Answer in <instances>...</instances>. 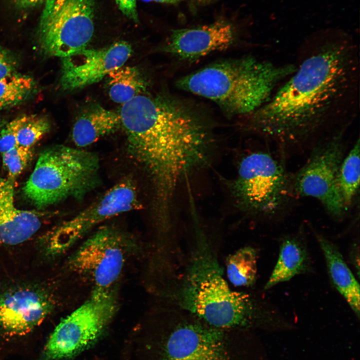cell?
<instances>
[{
  "label": "cell",
  "instance_id": "6da1fadb",
  "mask_svg": "<svg viewBox=\"0 0 360 360\" xmlns=\"http://www.w3.org/2000/svg\"><path fill=\"white\" fill-rule=\"evenodd\" d=\"M297 56L294 72L268 101L243 116L246 130L283 147L345 134L359 112V51L352 36L316 31Z\"/></svg>",
  "mask_w": 360,
  "mask_h": 360
},
{
  "label": "cell",
  "instance_id": "7a4b0ae2",
  "mask_svg": "<svg viewBox=\"0 0 360 360\" xmlns=\"http://www.w3.org/2000/svg\"><path fill=\"white\" fill-rule=\"evenodd\" d=\"M118 113L128 153L150 180L154 210L169 212L180 184L208 158L212 137L208 123L168 95L137 96Z\"/></svg>",
  "mask_w": 360,
  "mask_h": 360
},
{
  "label": "cell",
  "instance_id": "3957f363",
  "mask_svg": "<svg viewBox=\"0 0 360 360\" xmlns=\"http://www.w3.org/2000/svg\"><path fill=\"white\" fill-rule=\"evenodd\" d=\"M194 232L180 264L162 280L165 304L222 329L275 327L282 316L276 307L256 293L233 290L220 264L219 242L198 223Z\"/></svg>",
  "mask_w": 360,
  "mask_h": 360
},
{
  "label": "cell",
  "instance_id": "277c9868",
  "mask_svg": "<svg viewBox=\"0 0 360 360\" xmlns=\"http://www.w3.org/2000/svg\"><path fill=\"white\" fill-rule=\"evenodd\" d=\"M296 69L252 56L222 60L183 76L178 88L209 99L231 116L254 112Z\"/></svg>",
  "mask_w": 360,
  "mask_h": 360
},
{
  "label": "cell",
  "instance_id": "5b68a950",
  "mask_svg": "<svg viewBox=\"0 0 360 360\" xmlns=\"http://www.w3.org/2000/svg\"><path fill=\"white\" fill-rule=\"evenodd\" d=\"M101 180L100 160L95 152L59 144L40 154L23 192L40 208L68 198L81 202Z\"/></svg>",
  "mask_w": 360,
  "mask_h": 360
},
{
  "label": "cell",
  "instance_id": "8992f818",
  "mask_svg": "<svg viewBox=\"0 0 360 360\" xmlns=\"http://www.w3.org/2000/svg\"><path fill=\"white\" fill-rule=\"evenodd\" d=\"M228 188L242 210L268 217L280 211L292 193L291 178L284 167L264 151L251 152L242 158Z\"/></svg>",
  "mask_w": 360,
  "mask_h": 360
},
{
  "label": "cell",
  "instance_id": "52a82bcc",
  "mask_svg": "<svg viewBox=\"0 0 360 360\" xmlns=\"http://www.w3.org/2000/svg\"><path fill=\"white\" fill-rule=\"evenodd\" d=\"M117 308L112 288H94L88 298L56 327L44 346V360H66L86 350L100 336Z\"/></svg>",
  "mask_w": 360,
  "mask_h": 360
},
{
  "label": "cell",
  "instance_id": "ba28073f",
  "mask_svg": "<svg viewBox=\"0 0 360 360\" xmlns=\"http://www.w3.org/2000/svg\"><path fill=\"white\" fill-rule=\"evenodd\" d=\"M95 0H46L38 28L40 48L61 58L86 48L94 33Z\"/></svg>",
  "mask_w": 360,
  "mask_h": 360
},
{
  "label": "cell",
  "instance_id": "9c48e42d",
  "mask_svg": "<svg viewBox=\"0 0 360 360\" xmlns=\"http://www.w3.org/2000/svg\"><path fill=\"white\" fill-rule=\"evenodd\" d=\"M140 208L134 181L130 178H125L75 216L44 236L40 240V247L46 256H59L98 224Z\"/></svg>",
  "mask_w": 360,
  "mask_h": 360
},
{
  "label": "cell",
  "instance_id": "30bf717a",
  "mask_svg": "<svg viewBox=\"0 0 360 360\" xmlns=\"http://www.w3.org/2000/svg\"><path fill=\"white\" fill-rule=\"evenodd\" d=\"M166 334L160 360H229L228 330L210 325L184 310L165 304Z\"/></svg>",
  "mask_w": 360,
  "mask_h": 360
},
{
  "label": "cell",
  "instance_id": "8fae6325",
  "mask_svg": "<svg viewBox=\"0 0 360 360\" xmlns=\"http://www.w3.org/2000/svg\"><path fill=\"white\" fill-rule=\"evenodd\" d=\"M132 244L120 229L102 226L72 254L68 266L90 282L94 288H112L122 273Z\"/></svg>",
  "mask_w": 360,
  "mask_h": 360
},
{
  "label": "cell",
  "instance_id": "7c38bea8",
  "mask_svg": "<svg viewBox=\"0 0 360 360\" xmlns=\"http://www.w3.org/2000/svg\"><path fill=\"white\" fill-rule=\"evenodd\" d=\"M344 134L322 140L304 166L291 178L292 192L318 200L336 218L346 211L338 186V174L344 159Z\"/></svg>",
  "mask_w": 360,
  "mask_h": 360
},
{
  "label": "cell",
  "instance_id": "4fadbf2b",
  "mask_svg": "<svg viewBox=\"0 0 360 360\" xmlns=\"http://www.w3.org/2000/svg\"><path fill=\"white\" fill-rule=\"evenodd\" d=\"M132 53L130 44L119 41L102 48H86L61 58L60 87L72 92L96 83L124 66Z\"/></svg>",
  "mask_w": 360,
  "mask_h": 360
},
{
  "label": "cell",
  "instance_id": "5bb4252c",
  "mask_svg": "<svg viewBox=\"0 0 360 360\" xmlns=\"http://www.w3.org/2000/svg\"><path fill=\"white\" fill-rule=\"evenodd\" d=\"M54 302L46 290L20 286L0 294V330L10 336L28 334L52 312Z\"/></svg>",
  "mask_w": 360,
  "mask_h": 360
},
{
  "label": "cell",
  "instance_id": "9a60e30c",
  "mask_svg": "<svg viewBox=\"0 0 360 360\" xmlns=\"http://www.w3.org/2000/svg\"><path fill=\"white\" fill-rule=\"evenodd\" d=\"M235 36L232 25L219 20L208 25L173 30L162 49L180 60L192 61L227 49Z\"/></svg>",
  "mask_w": 360,
  "mask_h": 360
},
{
  "label": "cell",
  "instance_id": "2e32d148",
  "mask_svg": "<svg viewBox=\"0 0 360 360\" xmlns=\"http://www.w3.org/2000/svg\"><path fill=\"white\" fill-rule=\"evenodd\" d=\"M15 180L0 178V244L16 245L30 238L42 226L40 214L18 208Z\"/></svg>",
  "mask_w": 360,
  "mask_h": 360
},
{
  "label": "cell",
  "instance_id": "e0dca14e",
  "mask_svg": "<svg viewBox=\"0 0 360 360\" xmlns=\"http://www.w3.org/2000/svg\"><path fill=\"white\" fill-rule=\"evenodd\" d=\"M276 262L265 284L266 291L300 274L314 272L312 260L306 240L300 234H288L280 240Z\"/></svg>",
  "mask_w": 360,
  "mask_h": 360
},
{
  "label": "cell",
  "instance_id": "ac0fdd59",
  "mask_svg": "<svg viewBox=\"0 0 360 360\" xmlns=\"http://www.w3.org/2000/svg\"><path fill=\"white\" fill-rule=\"evenodd\" d=\"M323 254L329 280L356 316L360 317V284L348 266L336 244L322 234L314 232Z\"/></svg>",
  "mask_w": 360,
  "mask_h": 360
},
{
  "label": "cell",
  "instance_id": "d6986e66",
  "mask_svg": "<svg viewBox=\"0 0 360 360\" xmlns=\"http://www.w3.org/2000/svg\"><path fill=\"white\" fill-rule=\"evenodd\" d=\"M121 126L118 112L98 104L85 108L76 118L72 139L78 148L90 146L100 138L115 132Z\"/></svg>",
  "mask_w": 360,
  "mask_h": 360
},
{
  "label": "cell",
  "instance_id": "ffe728a7",
  "mask_svg": "<svg viewBox=\"0 0 360 360\" xmlns=\"http://www.w3.org/2000/svg\"><path fill=\"white\" fill-rule=\"evenodd\" d=\"M106 76L110 99L122 104L144 94L148 86L147 81L136 66H122L111 71Z\"/></svg>",
  "mask_w": 360,
  "mask_h": 360
},
{
  "label": "cell",
  "instance_id": "44dd1931",
  "mask_svg": "<svg viewBox=\"0 0 360 360\" xmlns=\"http://www.w3.org/2000/svg\"><path fill=\"white\" fill-rule=\"evenodd\" d=\"M258 253L246 246L229 254L225 262L228 280L235 287H249L256 282Z\"/></svg>",
  "mask_w": 360,
  "mask_h": 360
},
{
  "label": "cell",
  "instance_id": "7402d4cb",
  "mask_svg": "<svg viewBox=\"0 0 360 360\" xmlns=\"http://www.w3.org/2000/svg\"><path fill=\"white\" fill-rule=\"evenodd\" d=\"M360 145L358 138L348 154L344 158L338 174V189L346 210L352 204L359 188Z\"/></svg>",
  "mask_w": 360,
  "mask_h": 360
},
{
  "label": "cell",
  "instance_id": "603a6c76",
  "mask_svg": "<svg viewBox=\"0 0 360 360\" xmlns=\"http://www.w3.org/2000/svg\"><path fill=\"white\" fill-rule=\"evenodd\" d=\"M36 88L34 80L27 75L14 74L0 80V110L22 103Z\"/></svg>",
  "mask_w": 360,
  "mask_h": 360
},
{
  "label": "cell",
  "instance_id": "cb8c5ba5",
  "mask_svg": "<svg viewBox=\"0 0 360 360\" xmlns=\"http://www.w3.org/2000/svg\"><path fill=\"white\" fill-rule=\"evenodd\" d=\"M50 128V123L46 118L36 115L28 116L26 120L18 132L17 144L32 148L48 132Z\"/></svg>",
  "mask_w": 360,
  "mask_h": 360
},
{
  "label": "cell",
  "instance_id": "d4e9b609",
  "mask_svg": "<svg viewBox=\"0 0 360 360\" xmlns=\"http://www.w3.org/2000/svg\"><path fill=\"white\" fill-rule=\"evenodd\" d=\"M2 155L3 165L8 172V178L16 180L31 160L32 148L16 145Z\"/></svg>",
  "mask_w": 360,
  "mask_h": 360
},
{
  "label": "cell",
  "instance_id": "484cf974",
  "mask_svg": "<svg viewBox=\"0 0 360 360\" xmlns=\"http://www.w3.org/2000/svg\"><path fill=\"white\" fill-rule=\"evenodd\" d=\"M28 116L18 117L4 125L0 131V153L2 154L17 144L18 132Z\"/></svg>",
  "mask_w": 360,
  "mask_h": 360
},
{
  "label": "cell",
  "instance_id": "4316f807",
  "mask_svg": "<svg viewBox=\"0 0 360 360\" xmlns=\"http://www.w3.org/2000/svg\"><path fill=\"white\" fill-rule=\"evenodd\" d=\"M16 68L14 58L0 45V80L14 74Z\"/></svg>",
  "mask_w": 360,
  "mask_h": 360
},
{
  "label": "cell",
  "instance_id": "83f0119b",
  "mask_svg": "<svg viewBox=\"0 0 360 360\" xmlns=\"http://www.w3.org/2000/svg\"><path fill=\"white\" fill-rule=\"evenodd\" d=\"M122 12L135 22L138 21L136 0H114Z\"/></svg>",
  "mask_w": 360,
  "mask_h": 360
},
{
  "label": "cell",
  "instance_id": "f1b7e54d",
  "mask_svg": "<svg viewBox=\"0 0 360 360\" xmlns=\"http://www.w3.org/2000/svg\"><path fill=\"white\" fill-rule=\"evenodd\" d=\"M350 260L356 270L357 276L360 274V248L358 242H354L349 250Z\"/></svg>",
  "mask_w": 360,
  "mask_h": 360
},
{
  "label": "cell",
  "instance_id": "f546056e",
  "mask_svg": "<svg viewBox=\"0 0 360 360\" xmlns=\"http://www.w3.org/2000/svg\"><path fill=\"white\" fill-rule=\"evenodd\" d=\"M46 0H12L16 6L22 10H28L44 4Z\"/></svg>",
  "mask_w": 360,
  "mask_h": 360
},
{
  "label": "cell",
  "instance_id": "4dcf8cb0",
  "mask_svg": "<svg viewBox=\"0 0 360 360\" xmlns=\"http://www.w3.org/2000/svg\"><path fill=\"white\" fill-rule=\"evenodd\" d=\"M146 2H160L174 4L178 2L180 0H142Z\"/></svg>",
  "mask_w": 360,
  "mask_h": 360
},
{
  "label": "cell",
  "instance_id": "1f68e13d",
  "mask_svg": "<svg viewBox=\"0 0 360 360\" xmlns=\"http://www.w3.org/2000/svg\"><path fill=\"white\" fill-rule=\"evenodd\" d=\"M4 125V120L0 118V128Z\"/></svg>",
  "mask_w": 360,
  "mask_h": 360
}]
</instances>
